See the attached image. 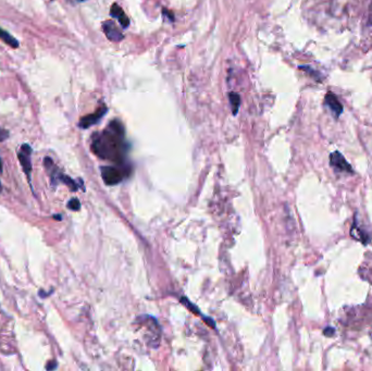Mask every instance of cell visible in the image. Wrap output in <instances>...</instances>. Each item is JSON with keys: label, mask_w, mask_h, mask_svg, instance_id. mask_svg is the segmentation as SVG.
I'll return each mask as SVG.
<instances>
[{"label": "cell", "mask_w": 372, "mask_h": 371, "mask_svg": "<svg viewBox=\"0 0 372 371\" xmlns=\"http://www.w3.org/2000/svg\"><path fill=\"white\" fill-rule=\"evenodd\" d=\"M92 151L101 159L123 165L127 153V145L122 123L113 120L104 131L95 133L92 139Z\"/></svg>", "instance_id": "obj_1"}, {"label": "cell", "mask_w": 372, "mask_h": 371, "mask_svg": "<svg viewBox=\"0 0 372 371\" xmlns=\"http://www.w3.org/2000/svg\"><path fill=\"white\" fill-rule=\"evenodd\" d=\"M101 177L107 185H116L126 178L127 169L123 165L116 166H106L101 167Z\"/></svg>", "instance_id": "obj_2"}, {"label": "cell", "mask_w": 372, "mask_h": 371, "mask_svg": "<svg viewBox=\"0 0 372 371\" xmlns=\"http://www.w3.org/2000/svg\"><path fill=\"white\" fill-rule=\"evenodd\" d=\"M32 148L29 144H23L21 150L18 153V158L20 164H21L24 173L28 175L29 182L31 183V172H32V163H31V156H32Z\"/></svg>", "instance_id": "obj_3"}, {"label": "cell", "mask_w": 372, "mask_h": 371, "mask_svg": "<svg viewBox=\"0 0 372 371\" xmlns=\"http://www.w3.org/2000/svg\"><path fill=\"white\" fill-rule=\"evenodd\" d=\"M330 166L340 172L354 173L353 168L340 152H333L330 154Z\"/></svg>", "instance_id": "obj_4"}, {"label": "cell", "mask_w": 372, "mask_h": 371, "mask_svg": "<svg viewBox=\"0 0 372 371\" xmlns=\"http://www.w3.org/2000/svg\"><path fill=\"white\" fill-rule=\"evenodd\" d=\"M107 110H108L107 107L105 105H103L101 107H99L98 109L95 111L94 113L89 114V116H85V117H83L82 119H81L79 126L82 127V129H89V127H91L92 125L96 124L98 121L105 116Z\"/></svg>", "instance_id": "obj_5"}, {"label": "cell", "mask_w": 372, "mask_h": 371, "mask_svg": "<svg viewBox=\"0 0 372 371\" xmlns=\"http://www.w3.org/2000/svg\"><path fill=\"white\" fill-rule=\"evenodd\" d=\"M350 235H351V238L355 239L358 242H361L362 244H368V243L371 240V234L369 232H367L366 229H363L359 226L357 214H355L354 225L350 229Z\"/></svg>", "instance_id": "obj_6"}, {"label": "cell", "mask_w": 372, "mask_h": 371, "mask_svg": "<svg viewBox=\"0 0 372 371\" xmlns=\"http://www.w3.org/2000/svg\"><path fill=\"white\" fill-rule=\"evenodd\" d=\"M103 31L105 33V35L107 36V38L111 40V42H121L124 38V35L122 34L118 28L116 23L111 20H108V21H105L103 23Z\"/></svg>", "instance_id": "obj_7"}, {"label": "cell", "mask_w": 372, "mask_h": 371, "mask_svg": "<svg viewBox=\"0 0 372 371\" xmlns=\"http://www.w3.org/2000/svg\"><path fill=\"white\" fill-rule=\"evenodd\" d=\"M324 105H326L329 109L332 111L335 118H339L343 113V110H344L343 105L341 104V101L339 100V98H337L335 94H333L332 92L327 93L326 97H324Z\"/></svg>", "instance_id": "obj_8"}, {"label": "cell", "mask_w": 372, "mask_h": 371, "mask_svg": "<svg viewBox=\"0 0 372 371\" xmlns=\"http://www.w3.org/2000/svg\"><path fill=\"white\" fill-rule=\"evenodd\" d=\"M110 16L112 18H116L123 29L128 28V25H130V20H128L127 16L123 12L122 8H121L118 4H113L111 6Z\"/></svg>", "instance_id": "obj_9"}, {"label": "cell", "mask_w": 372, "mask_h": 371, "mask_svg": "<svg viewBox=\"0 0 372 371\" xmlns=\"http://www.w3.org/2000/svg\"><path fill=\"white\" fill-rule=\"evenodd\" d=\"M0 39H2L5 44L12 47V48H18V47H19L18 40L12 35H10L8 32H6L5 30H3L2 28H0Z\"/></svg>", "instance_id": "obj_10"}, {"label": "cell", "mask_w": 372, "mask_h": 371, "mask_svg": "<svg viewBox=\"0 0 372 371\" xmlns=\"http://www.w3.org/2000/svg\"><path fill=\"white\" fill-rule=\"evenodd\" d=\"M230 103H231L232 105V111H233V114L234 116H236V113H238L239 109H240V105H241V97L239 94L236 93H230Z\"/></svg>", "instance_id": "obj_11"}, {"label": "cell", "mask_w": 372, "mask_h": 371, "mask_svg": "<svg viewBox=\"0 0 372 371\" xmlns=\"http://www.w3.org/2000/svg\"><path fill=\"white\" fill-rule=\"evenodd\" d=\"M67 208L71 209L73 211H77L81 208V202L78 198H72L69 202H67Z\"/></svg>", "instance_id": "obj_12"}, {"label": "cell", "mask_w": 372, "mask_h": 371, "mask_svg": "<svg viewBox=\"0 0 372 371\" xmlns=\"http://www.w3.org/2000/svg\"><path fill=\"white\" fill-rule=\"evenodd\" d=\"M182 301V303H183L184 304V305L185 306H187L189 309H191L192 310V312L193 313H196V314H199V312H198V309L197 308H196L194 305H192V304L191 303H189V301L187 300V299H185V298H183V299H182L181 300Z\"/></svg>", "instance_id": "obj_13"}, {"label": "cell", "mask_w": 372, "mask_h": 371, "mask_svg": "<svg viewBox=\"0 0 372 371\" xmlns=\"http://www.w3.org/2000/svg\"><path fill=\"white\" fill-rule=\"evenodd\" d=\"M323 334L330 337V336H333L335 334V329L332 328V327H327L326 329L323 330Z\"/></svg>", "instance_id": "obj_14"}, {"label": "cell", "mask_w": 372, "mask_h": 371, "mask_svg": "<svg viewBox=\"0 0 372 371\" xmlns=\"http://www.w3.org/2000/svg\"><path fill=\"white\" fill-rule=\"evenodd\" d=\"M57 367H58V363H57V361H56V360L49 361V362L47 363V365H46V369H47V370H55V369H57Z\"/></svg>", "instance_id": "obj_15"}, {"label": "cell", "mask_w": 372, "mask_h": 371, "mask_svg": "<svg viewBox=\"0 0 372 371\" xmlns=\"http://www.w3.org/2000/svg\"><path fill=\"white\" fill-rule=\"evenodd\" d=\"M8 135H9V133H8V132L5 131V130H2V129H0V141H2V140H4V139H6L7 137H8Z\"/></svg>", "instance_id": "obj_16"}, {"label": "cell", "mask_w": 372, "mask_h": 371, "mask_svg": "<svg viewBox=\"0 0 372 371\" xmlns=\"http://www.w3.org/2000/svg\"><path fill=\"white\" fill-rule=\"evenodd\" d=\"M0 172H3V161H2V158H0Z\"/></svg>", "instance_id": "obj_17"}, {"label": "cell", "mask_w": 372, "mask_h": 371, "mask_svg": "<svg viewBox=\"0 0 372 371\" xmlns=\"http://www.w3.org/2000/svg\"><path fill=\"white\" fill-rule=\"evenodd\" d=\"M53 218L57 219V220H61V219H62L61 215H55V217H53Z\"/></svg>", "instance_id": "obj_18"}, {"label": "cell", "mask_w": 372, "mask_h": 371, "mask_svg": "<svg viewBox=\"0 0 372 371\" xmlns=\"http://www.w3.org/2000/svg\"><path fill=\"white\" fill-rule=\"evenodd\" d=\"M3 191V185H2V182H0V193H2Z\"/></svg>", "instance_id": "obj_19"}, {"label": "cell", "mask_w": 372, "mask_h": 371, "mask_svg": "<svg viewBox=\"0 0 372 371\" xmlns=\"http://www.w3.org/2000/svg\"><path fill=\"white\" fill-rule=\"evenodd\" d=\"M77 2H79V3H84V2H86V0H77Z\"/></svg>", "instance_id": "obj_20"}]
</instances>
